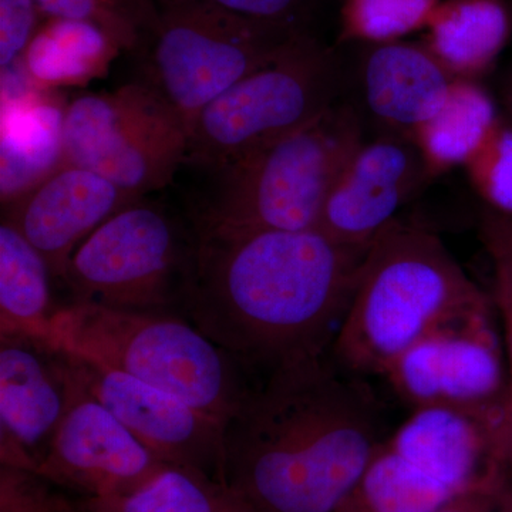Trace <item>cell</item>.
Wrapping results in <instances>:
<instances>
[{
  "label": "cell",
  "instance_id": "obj_34",
  "mask_svg": "<svg viewBox=\"0 0 512 512\" xmlns=\"http://www.w3.org/2000/svg\"><path fill=\"white\" fill-rule=\"evenodd\" d=\"M495 437L505 476L512 483V394L503 404L494 420Z\"/></svg>",
  "mask_w": 512,
  "mask_h": 512
},
{
  "label": "cell",
  "instance_id": "obj_13",
  "mask_svg": "<svg viewBox=\"0 0 512 512\" xmlns=\"http://www.w3.org/2000/svg\"><path fill=\"white\" fill-rule=\"evenodd\" d=\"M76 380L72 404L39 473L62 490L84 495V500L136 493L160 476L168 464L154 456Z\"/></svg>",
  "mask_w": 512,
  "mask_h": 512
},
{
  "label": "cell",
  "instance_id": "obj_14",
  "mask_svg": "<svg viewBox=\"0 0 512 512\" xmlns=\"http://www.w3.org/2000/svg\"><path fill=\"white\" fill-rule=\"evenodd\" d=\"M429 173L410 138L363 141L336 178L316 231L336 244L369 247Z\"/></svg>",
  "mask_w": 512,
  "mask_h": 512
},
{
  "label": "cell",
  "instance_id": "obj_10",
  "mask_svg": "<svg viewBox=\"0 0 512 512\" xmlns=\"http://www.w3.org/2000/svg\"><path fill=\"white\" fill-rule=\"evenodd\" d=\"M494 301L440 326L410 346L384 379L414 409L450 407L491 416L510 397V373Z\"/></svg>",
  "mask_w": 512,
  "mask_h": 512
},
{
  "label": "cell",
  "instance_id": "obj_35",
  "mask_svg": "<svg viewBox=\"0 0 512 512\" xmlns=\"http://www.w3.org/2000/svg\"><path fill=\"white\" fill-rule=\"evenodd\" d=\"M70 512H92L89 510V508L86 507L83 503H79L76 508H74L73 511Z\"/></svg>",
  "mask_w": 512,
  "mask_h": 512
},
{
  "label": "cell",
  "instance_id": "obj_24",
  "mask_svg": "<svg viewBox=\"0 0 512 512\" xmlns=\"http://www.w3.org/2000/svg\"><path fill=\"white\" fill-rule=\"evenodd\" d=\"M82 503L92 512H245L220 481L174 466L136 493Z\"/></svg>",
  "mask_w": 512,
  "mask_h": 512
},
{
  "label": "cell",
  "instance_id": "obj_9",
  "mask_svg": "<svg viewBox=\"0 0 512 512\" xmlns=\"http://www.w3.org/2000/svg\"><path fill=\"white\" fill-rule=\"evenodd\" d=\"M187 148L183 120L144 83L86 94L64 113V164L93 171L136 198L170 184Z\"/></svg>",
  "mask_w": 512,
  "mask_h": 512
},
{
  "label": "cell",
  "instance_id": "obj_25",
  "mask_svg": "<svg viewBox=\"0 0 512 512\" xmlns=\"http://www.w3.org/2000/svg\"><path fill=\"white\" fill-rule=\"evenodd\" d=\"M47 18L82 20L127 52L146 49L158 22L157 0H36Z\"/></svg>",
  "mask_w": 512,
  "mask_h": 512
},
{
  "label": "cell",
  "instance_id": "obj_8",
  "mask_svg": "<svg viewBox=\"0 0 512 512\" xmlns=\"http://www.w3.org/2000/svg\"><path fill=\"white\" fill-rule=\"evenodd\" d=\"M194 249V229L187 232L161 208L137 201L84 239L62 281L72 302L170 312L183 301Z\"/></svg>",
  "mask_w": 512,
  "mask_h": 512
},
{
  "label": "cell",
  "instance_id": "obj_21",
  "mask_svg": "<svg viewBox=\"0 0 512 512\" xmlns=\"http://www.w3.org/2000/svg\"><path fill=\"white\" fill-rule=\"evenodd\" d=\"M50 278L45 258L15 225H0V335L53 339Z\"/></svg>",
  "mask_w": 512,
  "mask_h": 512
},
{
  "label": "cell",
  "instance_id": "obj_2",
  "mask_svg": "<svg viewBox=\"0 0 512 512\" xmlns=\"http://www.w3.org/2000/svg\"><path fill=\"white\" fill-rule=\"evenodd\" d=\"M326 355L265 373L224 424L222 484L245 512H335L387 434L382 406Z\"/></svg>",
  "mask_w": 512,
  "mask_h": 512
},
{
  "label": "cell",
  "instance_id": "obj_11",
  "mask_svg": "<svg viewBox=\"0 0 512 512\" xmlns=\"http://www.w3.org/2000/svg\"><path fill=\"white\" fill-rule=\"evenodd\" d=\"M69 352V350H67ZM74 375L107 410L168 466L222 483L224 423L174 394L69 352Z\"/></svg>",
  "mask_w": 512,
  "mask_h": 512
},
{
  "label": "cell",
  "instance_id": "obj_19",
  "mask_svg": "<svg viewBox=\"0 0 512 512\" xmlns=\"http://www.w3.org/2000/svg\"><path fill=\"white\" fill-rule=\"evenodd\" d=\"M423 45L451 74L474 80L501 55L512 32L504 0H441Z\"/></svg>",
  "mask_w": 512,
  "mask_h": 512
},
{
  "label": "cell",
  "instance_id": "obj_7",
  "mask_svg": "<svg viewBox=\"0 0 512 512\" xmlns=\"http://www.w3.org/2000/svg\"><path fill=\"white\" fill-rule=\"evenodd\" d=\"M340 83L335 57L301 37L198 114L185 165L210 173L301 130L338 103Z\"/></svg>",
  "mask_w": 512,
  "mask_h": 512
},
{
  "label": "cell",
  "instance_id": "obj_29",
  "mask_svg": "<svg viewBox=\"0 0 512 512\" xmlns=\"http://www.w3.org/2000/svg\"><path fill=\"white\" fill-rule=\"evenodd\" d=\"M40 15L36 0H0V67L20 62L36 35Z\"/></svg>",
  "mask_w": 512,
  "mask_h": 512
},
{
  "label": "cell",
  "instance_id": "obj_18",
  "mask_svg": "<svg viewBox=\"0 0 512 512\" xmlns=\"http://www.w3.org/2000/svg\"><path fill=\"white\" fill-rule=\"evenodd\" d=\"M66 107L49 90L29 84L2 92V202L9 205L64 165Z\"/></svg>",
  "mask_w": 512,
  "mask_h": 512
},
{
  "label": "cell",
  "instance_id": "obj_6",
  "mask_svg": "<svg viewBox=\"0 0 512 512\" xmlns=\"http://www.w3.org/2000/svg\"><path fill=\"white\" fill-rule=\"evenodd\" d=\"M143 80L187 131L208 104L279 59L306 32L242 18L210 0H157Z\"/></svg>",
  "mask_w": 512,
  "mask_h": 512
},
{
  "label": "cell",
  "instance_id": "obj_12",
  "mask_svg": "<svg viewBox=\"0 0 512 512\" xmlns=\"http://www.w3.org/2000/svg\"><path fill=\"white\" fill-rule=\"evenodd\" d=\"M76 387L62 346L0 335V464L39 473Z\"/></svg>",
  "mask_w": 512,
  "mask_h": 512
},
{
  "label": "cell",
  "instance_id": "obj_5",
  "mask_svg": "<svg viewBox=\"0 0 512 512\" xmlns=\"http://www.w3.org/2000/svg\"><path fill=\"white\" fill-rule=\"evenodd\" d=\"M57 345L174 394L225 421L249 384L244 367L190 320L72 302L53 316Z\"/></svg>",
  "mask_w": 512,
  "mask_h": 512
},
{
  "label": "cell",
  "instance_id": "obj_20",
  "mask_svg": "<svg viewBox=\"0 0 512 512\" xmlns=\"http://www.w3.org/2000/svg\"><path fill=\"white\" fill-rule=\"evenodd\" d=\"M120 52V46L92 23L47 18L20 63L29 84L53 92L100 79Z\"/></svg>",
  "mask_w": 512,
  "mask_h": 512
},
{
  "label": "cell",
  "instance_id": "obj_27",
  "mask_svg": "<svg viewBox=\"0 0 512 512\" xmlns=\"http://www.w3.org/2000/svg\"><path fill=\"white\" fill-rule=\"evenodd\" d=\"M466 167L490 211L512 217V124L498 121Z\"/></svg>",
  "mask_w": 512,
  "mask_h": 512
},
{
  "label": "cell",
  "instance_id": "obj_15",
  "mask_svg": "<svg viewBox=\"0 0 512 512\" xmlns=\"http://www.w3.org/2000/svg\"><path fill=\"white\" fill-rule=\"evenodd\" d=\"M137 201L101 175L64 164L9 204L5 220L43 255L53 278L63 279L84 239Z\"/></svg>",
  "mask_w": 512,
  "mask_h": 512
},
{
  "label": "cell",
  "instance_id": "obj_1",
  "mask_svg": "<svg viewBox=\"0 0 512 512\" xmlns=\"http://www.w3.org/2000/svg\"><path fill=\"white\" fill-rule=\"evenodd\" d=\"M369 247L316 229L195 235L181 308L245 369L268 373L335 342Z\"/></svg>",
  "mask_w": 512,
  "mask_h": 512
},
{
  "label": "cell",
  "instance_id": "obj_32",
  "mask_svg": "<svg viewBox=\"0 0 512 512\" xmlns=\"http://www.w3.org/2000/svg\"><path fill=\"white\" fill-rule=\"evenodd\" d=\"M483 238L494 264L504 266L512 274V217L488 212Z\"/></svg>",
  "mask_w": 512,
  "mask_h": 512
},
{
  "label": "cell",
  "instance_id": "obj_30",
  "mask_svg": "<svg viewBox=\"0 0 512 512\" xmlns=\"http://www.w3.org/2000/svg\"><path fill=\"white\" fill-rule=\"evenodd\" d=\"M215 5L242 16L299 32H306V20L313 0H210Z\"/></svg>",
  "mask_w": 512,
  "mask_h": 512
},
{
  "label": "cell",
  "instance_id": "obj_26",
  "mask_svg": "<svg viewBox=\"0 0 512 512\" xmlns=\"http://www.w3.org/2000/svg\"><path fill=\"white\" fill-rule=\"evenodd\" d=\"M441 0H345L340 40L365 45L397 42L429 25Z\"/></svg>",
  "mask_w": 512,
  "mask_h": 512
},
{
  "label": "cell",
  "instance_id": "obj_31",
  "mask_svg": "<svg viewBox=\"0 0 512 512\" xmlns=\"http://www.w3.org/2000/svg\"><path fill=\"white\" fill-rule=\"evenodd\" d=\"M434 512H512V483L505 477L490 487L454 495Z\"/></svg>",
  "mask_w": 512,
  "mask_h": 512
},
{
  "label": "cell",
  "instance_id": "obj_4",
  "mask_svg": "<svg viewBox=\"0 0 512 512\" xmlns=\"http://www.w3.org/2000/svg\"><path fill=\"white\" fill-rule=\"evenodd\" d=\"M363 141L359 114L338 101L301 130L210 171V191L191 217L195 235L315 229L336 178Z\"/></svg>",
  "mask_w": 512,
  "mask_h": 512
},
{
  "label": "cell",
  "instance_id": "obj_28",
  "mask_svg": "<svg viewBox=\"0 0 512 512\" xmlns=\"http://www.w3.org/2000/svg\"><path fill=\"white\" fill-rule=\"evenodd\" d=\"M37 471L0 464V512H70L73 503Z\"/></svg>",
  "mask_w": 512,
  "mask_h": 512
},
{
  "label": "cell",
  "instance_id": "obj_16",
  "mask_svg": "<svg viewBox=\"0 0 512 512\" xmlns=\"http://www.w3.org/2000/svg\"><path fill=\"white\" fill-rule=\"evenodd\" d=\"M491 416L450 407L414 409L387 443L453 495L490 487L505 473Z\"/></svg>",
  "mask_w": 512,
  "mask_h": 512
},
{
  "label": "cell",
  "instance_id": "obj_33",
  "mask_svg": "<svg viewBox=\"0 0 512 512\" xmlns=\"http://www.w3.org/2000/svg\"><path fill=\"white\" fill-rule=\"evenodd\" d=\"M491 298L494 301L495 311L503 323L505 357H507L512 394V274L504 266L495 265L494 292Z\"/></svg>",
  "mask_w": 512,
  "mask_h": 512
},
{
  "label": "cell",
  "instance_id": "obj_17",
  "mask_svg": "<svg viewBox=\"0 0 512 512\" xmlns=\"http://www.w3.org/2000/svg\"><path fill=\"white\" fill-rule=\"evenodd\" d=\"M360 76L369 113L410 140L439 113L457 79L426 46L403 40L367 46Z\"/></svg>",
  "mask_w": 512,
  "mask_h": 512
},
{
  "label": "cell",
  "instance_id": "obj_3",
  "mask_svg": "<svg viewBox=\"0 0 512 512\" xmlns=\"http://www.w3.org/2000/svg\"><path fill=\"white\" fill-rule=\"evenodd\" d=\"M437 235L396 218L377 235L333 342L335 363L379 375L440 326L490 305Z\"/></svg>",
  "mask_w": 512,
  "mask_h": 512
},
{
  "label": "cell",
  "instance_id": "obj_23",
  "mask_svg": "<svg viewBox=\"0 0 512 512\" xmlns=\"http://www.w3.org/2000/svg\"><path fill=\"white\" fill-rule=\"evenodd\" d=\"M451 497L447 488L404 460L386 439L335 512H434Z\"/></svg>",
  "mask_w": 512,
  "mask_h": 512
},
{
  "label": "cell",
  "instance_id": "obj_22",
  "mask_svg": "<svg viewBox=\"0 0 512 512\" xmlns=\"http://www.w3.org/2000/svg\"><path fill=\"white\" fill-rule=\"evenodd\" d=\"M500 121L490 94L474 80L457 77L439 113L413 134L430 173L467 161Z\"/></svg>",
  "mask_w": 512,
  "mask_h": 512
},
{
  "label": "cell",
  "instance_id": "obj_36",
  "mask_svg": "<svg viewBox=\"0 0 512 512\" xmlns=\"http://www.w3.org/2000/svg\"><path fill=\"white\" fill-rule=\"evenodd\" d=\"M508 104H510V113H511V119H512V83L510 86V92H508Z\"/></svg>",
  "mask_w": 512,
  "mask_h": 512
}]
</instances>
